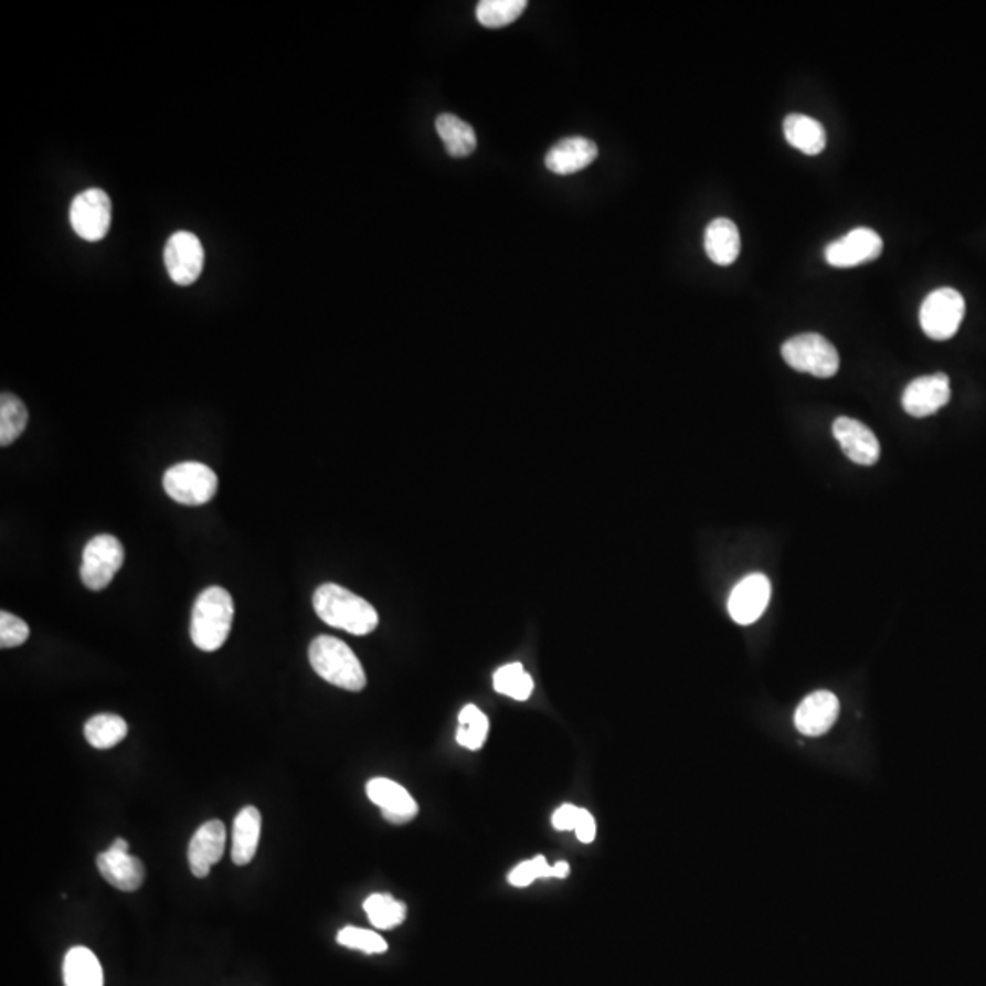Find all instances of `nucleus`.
I'll list each match as a JSON object with an SVG mask.
<instances>
[{"label":"nucleus","mask_w":986,"mask_h":986,"mask_svg":"<svg viewBox=\"0 0 986 986\" xmlns=\"http://www.w3.org/2000/svg\"><path fill=\"white\" fill-rule=\"evenodd\" d=\"M312 607L324 623L354 636L373 633L379 625V614L373 605L335 583L318 586L312 596Z\"/></svg>","instance_id":"1"},{"label":"nucleus","mask_w":986,"mask_h":986,"mask_svg":"<svg viewBox=\"0 0 986 986\" xmlns=\"http://www.w3.org/2000/svg\"><path fill=\"white\" fill-rule=\"evenodd\" d=\"M234 619V602L222 586L201 592L192 608L190 638L203 653L222 649L227 642Z\"/></svg>","instance_id":"2"},{"label":"nucleus","mask_w":986,"mask_h":986,"mask_svg":"<svg viewBox=\"0 0 986 986\" xmlns=\"http://www.w3.org/2000/svg\"><path fill=\"white\" fill-rule=\"evenodd\" d=\"M309 661L320 678L346 691H362L368 683L360 659L342 639L332 636H318L312 639Z\"/></svg>","instance_id":"3"},{"label":"nucleus","mask_w":986,"mask_h":986,"mask_svg":"<svg viewBox=\"0 0 986 986\" xmlns=\"http://www.w3.org/2000/svg\"><path fill=\"white\" fill-rule=\"evenodd\" d=\"M782 357L793 370L809 373L818 379H829L839 371V351L828 338L817 332H804L789 338L782 346Z\"/></svg>","instance_id":"4"},{"label":"nucleus","mask_w":986,"mask_h":986,"mask_svg":"<svg viewBox=\"0 0 986 986\" xmlns=\"http://www.w3.org/2000/svg\"><path fill=\"white\" fill-rule=\"evenodd\" d=\"M165 491L185 507H201L212 501L218 491V475L201 463H178L165 471Z\"/></svg>","instance_id":"5"},{"label":"nucleus","mask_w":986,"mask_h":986,"mask_svg":"<svg viewBox=\"0 0 986 986\" xmlns=\"http://www.w3.org/2000/svg\"><path fill=\"white\" fill-rule=\"evenodd\" d=\"M965 311V298L960 290L941 287L924 298L921 311H919V320H921V328L926 337L943 342L960 331Z\"/></svg>","instance_id":"6"},{"label":"nucleus","mask_w":986,"mask_h":986,"mask_svg":"<svg viewBox=\"0 0 986 986\" xmlns=\"http://www.w3.org/2000/svg\"><path fill=\"white\" fill-rule=\"evenodd\" d=\"M125 563L121 541L110 533H100L88 541L83 552L81 580L91 591H105Z\"/></svg>","instance_id":"7"},{"label":"nucleus","mask_w":986,"mask_h":986,"mask_svg":"<svg viewBox=\"0 0 986 986\" xmlns=\"http://www.w3.org/2000/svg\"><path fill=\"white\" fill-rule=\"evenodd\" d=\"M70 223L77 236L99 242L112 225V201L105 190L88 189L75 195L70 206Z\"/></svg>","instance_id":"8"},{"label":"nucleus","mask_w":986,"mask_h":986,"mask_svg":"<svg viewBox=\"0 0 986 986\" xmlns=\"http://www.w3.org/2000/svg\"><path fill=\"white\" fill-rule=\"evenodd\" d=\"M165 267L172 282L178 285H192L201 276L205 253L195 234L178 231L165 245Z\"/></svg>","instance_id":"9"},{"label":"nucleus","mask_w":986,"mask_h":986,"mask_svg":"<svg viewBox=\"0 0 986 986\" xmlns=\"http://www.w3.org/2000/svg\"><path fill=\"white\" fill-rule=\"evenodd\" d=\"M881 253V236L871 229L859 227L829 243L824 251V256L829 265L846 269V267H855V265L879 258Z\"/></svg>","instance_id":"10"},{"label":"nucleus","mask_w":986,"mask_h":986,"mask_svg":"<svg viewBox=\"0 0 986 986\" xmlns=\"http://www.w3.org/2000/svg\"><path fill=\"white\" fill-rule=\"evenodd\" d=\"M950 396V379L944 373L919 377L902 393V407L912 417H930L948 404Z\"/></svg>","instance_id":"11"},{"label":"nucleus","mask_w":986,"mask_h":986,"mask_svg":"<svg viewBox=\"0 0 986 986\" xmlns=\"http://www.w3.org/2000/svg\"><path fill=\"white\" fill-rule=\"evenodd\" d=\"M365 793L370 801L380 807L385 823L402 826V824L412 823L413 818L417 817V802L410 795L406 787H402L395 781L382 778V776L373 778L368 782Z\"/></svg>","instance_id":"12"},{"label":"nucleus","mask_w":986,"mask_h":986,"mask_svg":"<svg viewBox=\"0 0 986 986\" xmlns=\"http://www.w3.org/2000/svg\"><path fill=\"white\" fill-rule=\"evenodd\" d=\"M225 842H227V829L222 820H209L195 829L187 851L190 871L195 879H205L212 866L222 860Z\"/></svg>","instance_id":"13"},{"label":"nucleus","mask_w":986,"mask_h":986,"mask_svg":"<svg viewBox=\"0 0 986 986\" xmlns=\"http://www.w3.org/2000/svg\"><path fill=\"white\" fill-rule=\"evenodd\" d=\"M771 583L764 574H751L734 586L729 596L728 611L739 625H751L770 605Z\"/></svg>","instance_id":"14"},{"label":"nucleus","mask_w":986,"mask_h":986,"mask_svg":"<svg viewBox=\"0 0 986 986\" xmlns=\"http://www.w3.org/2000/svg\"><path fill=\"white\" fill-rule=\"evenodd\" d=\"M834 435L839 441L846 457L854 460L855 465L871 466L879 460L881 446L876 433L859 421L849 417L837 418L834 423Z\"/></svg>","instance_id":"15"},{"label":"nucleus","mask_w":986,"mask_h":986,"mask_svg":"<svg viewBox=\"0 0 986 986\" xmlns=\"http://www.w3.org/2000/svg\"><path fill=\"white\" fill-rule=\"evenodd\" d=\"M839 700L834 692L817 691L802 700L795 712V725L806 736H820L834 728L839 718Z\"/></svg>","instance_id":"16"},{"label":"nucleus","mask_w":986,"mask_h":986,"mask_svg":"<svg viewBox=\"0 0 986 986\" xmlns=\"http://www.w3.org/2000/svg\"><path fill=\"white\" fill-rule=\"evenodd\" d=\"M95 862L103 879L121 892H136L145 882V866L134 855L108 848Z\"/></svg>","instance_id":"17"},{"label":"nucleus","mask_w":986,"mask_h":986,"mask_svg":"<svg viewBox=\"0 0 986 986\" xmlns=\"http://www.w3.org/2000/svg\"><path fill=\"white\" fill-rule=\"evenodd\" d=\"M597 159V145L592 139L564 138L550 148L544 165L550 172L560 176H570L586 169Z\"/></svg>","instance_id":"18"},{"label":"nucleus","mask_w":986,"mask_h":986,"mask_svg":"<svg viewBox=\"0 0 986 986\" xmlns=\"http://www.w3.org/2000/svg\"><path fill=\"white\" fill-rule=\"evenodd\" d=\"M262 835V813L258 807L245 806L237 813L233 826L231 857L236 866H247L258 851Z\"/></svg>","instance_id":"19"},{"label":"nucleus","mask_w":986,"mask_h":986,"mask_svg":"<svg viewBox=\"0 0 986 986\" xmlns=\"http://www.w3.org/2000/svg\"><path fill=\"white\" fill-rule=\"evenodd\" d=\"M739 227L728 218H718L707 225L706 253L711 262L717 265H731L736 262L740 254Z\"/></svg>","instance_id":"20"},{"label":"nucleus","mask_w":986,"mask_h":986,"mask_svg":"<svg viewBox=\"0 0 986 986\" xmlns=\"http://www.w3.org/2000/svg\"><path fill=\"white\" fill-rule=\"evenodd\" d=\"M64 986H103V966L97 955L86 946H74L64 955L63 961Z\"/></svg>","instance_id":"21"},{"label":"nucleus","mask_w":986,"mask_h":986,"mask_svg":"<svg viewBox=\"0 0 986 986\" xmlns=\"http://www.w3.org/2000/svg\"><path fill=\"white\" fill-rule=\"evenodd\" d=\"M784 136L792 147L807 156L823 152L828 141L823 125L804 114H792L784 119Z\"/></svg>","instance_id":"22"},{"label":"nucleus","mask_w":986,"mask_h":986,"mask_svg":"<svg viewBox=\"0 0 986 986\" xmlns=\"http://www.w3.org/2000/svg\"><path fill=\"white\" fill-rule=\"evenodd\" d=\"M438 138L452 158H468L477 148V136L470 123L463 121L454 114H441L435 121Z\"/></svg>","instance_id":"23"},{"label":"nucleus","mask_w":986,"mask_h":986,"mask_svg":"<svg viewBox=\"0 0 986 986\" xmlns=\"http://www.w3.org/2000/svg\"><path fill=\"white\" fill-rule=\"evenodd\" d=\"M128 725L119 714L103 712L85 723V739L95 750H110L127 739Z\"/></svg>","instance_id":"24"},{"label":"nucleus","mask_w":986,"mask_h":986,"mask_svg":"<svg viewBox=\"0 0 986 986\" xmlns=\"http://www.w3.org/2000/svg\"><path fill=\"white\" fill-rule=\"evenodd\" d=\"M364 912L377 930H393L406 919V904L390 893H373L364 902Z\"/></svg>","instance_id":"25"},{"label":"nucleus","mask_w":986,"mask_h":986,"mask_svg":"<svg viewBox=\"0 0 986 986\" xmlns=\"http://www.w3.org/2000/svg\"><path fill=\"white\" fill-rule=\"evenodd\" d=\"M527 6V0H480L475 15L483 26L497 30L516 22L524 13Z\"/></svg>","instance_id":"26"},{"label":"nucleus","mask_w":986,"mask_h":986,"mask_svg":"<svg viewBox=\"0 0 986 986\" xmlns=\"http://www.w3.org/2000/svg\"><path fill=\"white\" fill-rule=\"evenodd\" d=\"M28 410L19 396L2 393L0 396V446H10L26 430Z\"/></svg>","instance_id":"27"},{"label":"nucleus","mask_w":986,"mask_h":986,"mask_svg":"<svg viewBox=\"0 0 986 986\" xmlns=\"http://www.w3.org/2000/svg\"><path fill=\"white\" fill-rule=\"evenodd\" d=\"M494 689L517 702H524L533 692L532 676L528 675L521 664L502 665L494 675Z\"/></svg>","instance_id":"28"},{"label":"nucleus","mask_w":986,"mask_h":986,"mask_svg":"<svg viewBox=\"0 0 986 986\" xmlns=\"http://www.w3.org/2000/svg\"><path fill=\"white\" fill-rule=\"evenodd\" d=\"M490 722L479 707L466 706L459 712V729H457V742L470 751H479L485 745Z\"/></svg>","instance_id":"29"},{"label":"nucleus","mask_w":986,"mask_h":986,"mask_svg":"<svg viewBox=\"0 0 986 986\" xmlns=\"http://www.w3.org/2000/svg\"><path fill=\"white\" fill-rule=\"evenodd\" d=\"M337 943L342 944L346 948L360 950L364 954H384L388 952V943H385L379 934L371 930L357 929V926H346L340 930L337 935Z\"/></svg>","instance_id":"30"},{"label":"nucleus","mask_w":986,"mask_h":986,"mask_svg":"<svg viewBox=\"0 0 986 986\" xmlns=\"http://www.w3.org/2000/svg\"><path fill=\"white\" fill-rule=\"evenodd\" d=\"M549 877H552V866L547 862L543 855H539L536 859L524 860L521 865L516 866L508 876V882L516 888H527L533 881L549 879Z\"/></svg>","instance_id":"31"},{"label":"nucleus","mask_w":986,"mask_h":986,"mask_svg":"<svg viewBox=\"0 0 986 986\" xmlns=\"http://www.w3.org/2000/svg\"><path fill=\"white\" fill-rule=\"evenodd\" d=\"M28 638H30V627L26 622H22L21 617L13 616L10 612H0V647L2 649H13V647L26 644Z\"/></svg>","instance_id":"32"},{"label":"nucleus","mask_w":986,"mask_h":986,"mask_svg":"<svg viewBox=\"0 0 986 986\" xmlns=\"http://www.w3.org/2000/svg\"><path fill=\"white\" fill-rule=\"evenodd\" d=\"M580 809L581 807L572 806V804H563V806L558 807L554 817H552V826L558 831H574L577 817H580Z\"/></svg>","instance_id":"33"},{"label":"nucleus","mask_w":986,"mask_h":986,"mask_svg":"<svg viewBox=\"0 0 986 986\" xmlns=\"http://www.w3.org/2000/svg\"><path fill=\"white\" fill-rule=\"evenodd\" d=\"M596 820L592 817V813L589 809H580V817H577V824H575V837L583 842V845H591L596 840Z\"/></svg>","instance_id":"34"},{"label":"nucleus","mask_w":986,"mask_h":986,"mask_svg":"<svg viewBox=\"0 0 986 986\" xmlns=\"http://www.w3.org/2000/svg\"><path fill=\"white\" fill-rule=\"evenodd\" d=\"M570 873V866L564 862V860H560L558 865L552 866V877L555 879H566Z\"/></svg>","instance_id":"35"},{"label":"nucleus","mask_w":986,"mask_h":986,"mask_svg":"<svg viewBox=\"0 0 986 986\" xmlns=\"http://www.w3.org/2000/svg\"><path fill=\"white\" fill-rule=\"evenodd\" d=\"M110 849H116V851H121V854H128V842L125 839H116L112 842Z\"/></svg>","instance_id":"36"}]
</instances>
